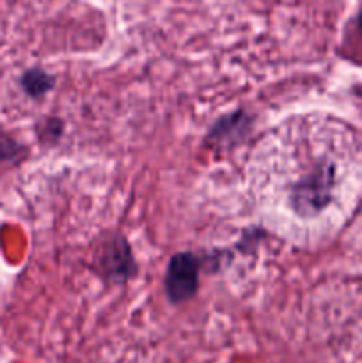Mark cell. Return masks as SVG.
Segmentation results:
<instances>
[{
    "mask_svg": "<svg viewBox=\"0 0 362 363\" xmlns=\"http://www.w3.org/2000/svg\"><path fill=\"white\" fill-rule=\"evenodd\" d=\"M339 135L318 116L273 128L251 162V184L265 218L293 241L311 240L341 191Z\"/></svg>",
    "mask_w": 362,
    "mask_h": 363,
    "instance_id": "1",
    "label": "cell"
},
{
    "mask_svg": "<svg viewBox=\"0 0 362 363\" xmlns=\"http://www.w3.org/2000/svg\"><path fill=\"white\" fill-rule=\"evenodd\" d=\"M199 287V262L190 252L170 259L165 273V291L172 303H183L195 296Z\"/></svg>",
    "mask_w": 362,
    "mask_h": 363,
    "instance_id": "2",
    "label": "cell"
},
{
    "mask_svg": "<svg viewBox=\"0 0 362 363\" xmlns=\"http://www.w3.org/2000/svg\"><path fill=\"white\" fill-rule=\"evenodd\" d=\"M105 269L110 273V277H117V279H123V277L126 279L128 269L133 272V261H131L126 241L117 240L116 243L110 245V250L105 257Z\"/></svg>",
    "mask_w": 362,
    "mask_h": 363,
    "instance_id": "3",
    "label": "cell"
},
{
    "mask_svg": "<svg viewBox=\"0 0 362 363\" xmlns=\"http://www.w3.org/2000/svg\"><path fill=\"white\" fill-rule=\"evenodd\" d=\"M20 87L31 98H39L53 87V80L41 67H31L20 77Z\"/></svg>",
    "mask_w": 362,
    "mask_h": 363,
    "instance_id": "4",
    "label": "cell"
},
{
    "mask_svg": "<svg viewBox=\"0 0 362 363\" xmlns=\"http://www.w3.org/2000/svg\"><path fill=\"white\" fill-rule=\"evenodd\" d=\"M11 145H13V142H11L6 135H0V158H4V156L9 155Z\"/></svg>",
    "mask_w": 362,
    "mask_h": 363,
    "instance_id": "5",
    "label": "cell"
},
{
    "mask_svg": "<svg viewBox=\"0 0 362 363\" xmlns=\"http://www.w3.org/2000/svg\"><path fill=\"white\" fill-rule=\"evenodd\" d=\"M357 25H358V30H361V34H362V9L358 11V16H357Z\"/></svg>",
    "mask_w": 362,
    "mask_h": 363,
    "instance_id": "6",
    "label": "cell"
}]
</instances>
